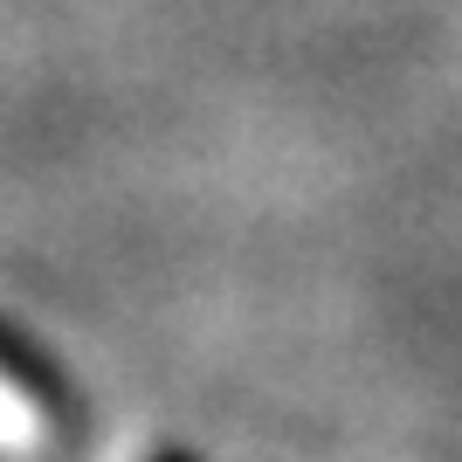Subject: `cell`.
Returning a JSON list of instances; mask_svg holds the SVG:
<instances>
[{"instance_id": "6da1fadb", "label": "cell", "mask_w": 462, "mask_h": 462, "mask_svg": "<svg viewBox=\"0 0 462 462\" xmlns=\"http://www.w3.org/2000/svg\"><path fill=\"white\" fill-rule=\"evenodd\" d=\"M49 448V421H42L35 393L14 380V373H0V456L7 462H35Z\"/></svg>"}]
</instances>
